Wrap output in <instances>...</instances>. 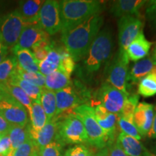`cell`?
I'll return each mask as SVG.
<instances>
[{
	"mask_svg": "<svg viewBox=\"0 0 156 156\" xmlns=\"http://www.w3.org/2000/svg\"><path fill=\"white\" fill-rule=\"evenodd\" d=\"M103 23V17L99 14L69 28L62 29V41L74 61L79 62L85 57Z\"/></svg>",
	"mask_w": 156,
	"mask_h": 156,
	"instance_id": "6da1fadb",
	"label": "cell"
},
{
	"mask_svg": "<svg viewBox=\"0 0 156 156\" xmlns=\"http://www.w3.org/2000/svg\"><path fill=\"white\" fill-rule=\"evenodd\" d=\"M62 28H69L89 17L99 15L102 4L94 0H63L59 2Z\"/></svg>",
	"mask_w": 156,
	"mask_h": 156,
	"instance_id": "7a4b0ae2",
	"label": "cell"
},
{
	"mask_svg": "<svg viewBox=\"0 0 156 156\" xmlns=\"http://www.w3.org/2000/svg\"><path fill=\"white\" fill-rule=\"evenodd\" d=\"M113 44V36L110 29L104 28L100 30L85 57L84 64L87 74L95 73L108 59Z\"/></svg>",
	"mask_w": 156,
	"mask_h": 156,
	"instance_id": "3957f363",
	"label": "cell"
},
{
	"mask_svg": "<svg viewBox=\"0 0 156 156\" xmlns=\"http://www.w3.org/2000/svg\"><path fill=\"white\" fill-rule=\"evenodd\" d=\"M56 102V114L55 119H60L72 114L73 110L77 106L86 104L89 95L87 90L83 87L70 85L65 88L55 92Z\"/></svg>",
	"mask_w": 156,
	"mask_h": 156,
	"instance_id": "277c9868",
	"label": "cell"
},
{
	"mask_svg": "<svg viewBox=\"0 0 156 156\" xmlns=\"http://www.w3.org/2000/svg\"><path fill=\"white\" fill-rule=\"evenodd\" d=\"M73 114L79 117L83 122L88 143L99 149L108 145V138L95 119L92 106L88 103L80 105L74 109Z\"/></svg>",
	"mask_w": 156,
	"mask_h": 156,
	"instance_id": "5b68a950",
	"label": "cell"
},
{
	"mask_svg": "<svg viewBox=\"0 0 156 156\" xmlns=\"http://www.w3.org/2000/svg\"><path fill=\"white\" fill-rule=\"evenodd\" d=\"M57 121L56 141L62 145L64 144L80 145L87 142L86 132L79 117L72 114Z\"/></svg>",
	"mask_w": 156,
	"mask_h": 156,
	"instance_id": "8992f818",
	"label": "cell"
},
{
	"mask_svg": "<svg viewBox=\"0 0 156 156\" xmlns=\"http://www.w3.org/2000/svg\"><path fill=\"white\" fill-rule=\"evenodd\" d=\"M129 58L125 52L119 51L113 57L107 67V82L122 92L129 94L126 90L128 79Z\"/></svg>",
	"mask_w": 156,
	"mask_h": 156,
	"instance_id": "52a82bcc",
	"label": "cell"
},
{
	"mask_svg": "<svg viewBox=\"0 0 156 156\" xmlns=\"http://www.w3.org/2000/svg\"><path fill=\"white\" fill-rule=\"evenodd\" d=\"M25 24L15 10L0 18V41L7 48H12L18 41Z\"/></svg>",
	"mask_w": 156,
	"mask_h": 156,
	"instance_id": "ba28073f",
	"label": "cell"
},
{
	"mask_svg": "<svg viewBox=\"0 0 156 156\" xmlns=\"http://www.w3.org/2000/svg\"><path fill=\"white\" fill-rule=\"evenodd\" d=\"M38 25L49 36L62 30L59 2L55 0L44 1L39 12Z\"/></svg>",
	"mask_w": 156,
	"mask_h": 156,
	"instance_id": "9c48e42d",
	"label": "cell"
},
{
	"mask_svg": "<svg viewBox=\"0 0 156 156\" xmlns=\"http://www.w3.org/2000/svg\"><path fill=\"white\" fill-rule=\"evenodd\" d=\"M27 109L13 99L3 94V98L0 101V115L11 126H25L28 123V114Z\"/></svg>",
	"mask_w": 156,
	"mask_h": 156,
	"instance_id": "30bf717a",
	"label": "cell"
},
{
	"mask_svg": "<svg viewBox=\"0 0 156 156\" xmlns=\"http://www.w3.org/2000/svg\"><path fill=\"white\" fill-rule=\"evenodd\" d=\"M128 96L129 94L116 88L108 82L101 85L97 94L99 104L109 112L116 115L121 112Z\"/></svg>",
	"mask_w": 156,
	"mask_h": 156,
	"instance_id": "8fae6325",
	"label": "cell"
},
{
	"mask_svg": "<svg viewBox=\"0 0 156 156\" xmlns=\"http://www.w3.org/2000/svg\"><path fill=\"white\" fill-rule=\"evenodd\" d=\"M119 51L125 52L128 46L142 30L143 23L138 17L124 16L118 22Z\"/></svg>",
	"mask_w": 156,
	"mask_h": 156,
	"instance_id": "7c38bea8",
	"label": "cell"
},
{
	"mask_svg": "<svg viewBox=\"0 0 156 156\" xmlns=\"http://www.w3.org/2000/svg\"><path fill=\"white\" fill-rule=\"evenodd\" d=\"M49 35L46 34L38 24L25 25L21 33L16 45L12 48L13 52L20 49L32 48L42 41L49 40Z\"/></svg>",
	"mask_w": 156,
	"mask_h": 156,
	"instance_id": "4fadbf2b",
	"label": "cell"
},
{
	"mask_svg": "<svg viewBox=\"0 0 156 156\" xmlns=\"http://www.w3.org/2000/svg\"><path fill=\"white\" fill-rule=\"evenodd\" d=\"M154 106L151 103L140 102L136 106L133 116V122L142 136H147L153 124Z\"/></svg>",
	"mask_w": 156,
	"mask_h": 156,
	"instance_id": "5bb4252c",
	"label": "cell"
},
{
	"mask_svg": "<svg viewBox=\"0 0 156 156\" xmlns=\"http://www.w3.org/2000/svg\"><path fill=\"white\" fill-rule=\"evenodd\" d=\"M93 109L95 119L99 126L106 134L108 140V145H110L116 140L117 115L109 112L101 104L95 105Z\"/></svg>",
	"mask_w": 156,
	"mask_h": 156,
	"instance_id": "9a60e30c",
	"label": "cell"
},
{
	"mask_svg": "<svg viewBox=\"0 0 156 156\" xmlns=\"http://www.w3.org/2000/svg\"><path fill=\"white\" fill-rule=\"evenodd\" d=\"M57 125L58 121L53 119L46 123V125L38 131L32 129L30 126H28L30 137L34 142L38 151L55 140Z\"/></svg>",
	"mask_w": 156,
	"mask_h": 156,
	"instance_id": "2e32d148",
	"label": "cell"
},
{
	"mask_svg": "<svg viewBox=\"0 0 156 156\" xmlns=\"http://www.w3.org/2000/svg\"><path fill=\"white\" fill-rule=\"evenodd\" d=\"M151 46L152 42L145 38L143 30H142L126 51L129 60L136 62L143 59L147 56Z\"/></svg>",
	"mask_w": 156,
	"mask_h": 156,
	"instance_id": "e0dca14e",
	"label": "cell"
},
{
	"mask_svg": "<svg viewBox=\"0 0 156 156\" xmlns=\"http://www.w3.org/2000/svg\"><path fill=\"white\" fill-rule=\"evenodd\" d=\"M44 1L27 0L21 2L17 12L20 15L25 25L38 24L39 12Z\"/></svg>",
	"mask_w": 156,
	"mask_h": 156,
	"instance_id": "ac0fdd59",
	"label": "cell"
},
{
	"mask_svg": "<svg viewBox=\"0 0 156 156\" xmlns=\"http://www.w3.org/2000/svg\"><path fill=\"white\" fill-rule=\"evenodd\" d=\"M146 2L142 0H118L112 4L110 12L116 17L134 16Z\"/></svg>",
	"mask_w": 156,
	"mask_h": 156,
	"instance_id": "d6986e66",
	"label": "cell"
},
{
	"mask_svg": "<svg viewBox=\"0 0 156 156\" xmlns=\"http://www.w3.org/2000/svg\"><path fill=\"white\" fill-rule=\"evenodd\" d=\"M117 141L119 142L123 151L129 156H149L151 154V152L146 149L140 140L122 132L119 134Z\"/></svg>",
	"mask_w": 156,
	"mask_h": 156,
	"instance_id": "ffe728a7",
	"label": "cell"
},
{
	"mask_svg": "<svg viewBox=\"0 0 156 156\" xmlns=\"http://www.w3.org/2000/svg\"><path fill=\"white\" fill-rule=\"evenodd\" d=\"M155 67L156 64L151 56H147L136 62L132 67L129 74H128L127 82L129 80L133 83H138L145 76L153 74Z\"/></svg>",
	"mask_w": 156,
	"mask_h": 156,
	"instance_id": "44dd1931",
	"label": "cell"
},
{
	"mask_svg": "<svg viewBox=\"0 0 156 156\" xmlns=\"http://www.w3.org/2000/svg\"><path fill=\"white\" fill-rule=\"evenodd\" d=\"M0 91L4 95L12 98L22 104L27 109L28 113L30 112L33 101L19 86L11 83L9 81H6L5 83H0Z\"/></svg>",
	"mask_w": 156,
	"mask_h": 156,
	"instance_id": "7402d4cb",
	"label": "cell"
},
{
	"mask_svg": "<svg viewBox=\"0 0 156 156\" xmlns=\"http://www.w3.org/2000/svg\"><path fill=\"white\" fill-rule=\"evenodd\" d=\"M72 85L70 76L57 69L45 77V88L56 92Z\"/></svg>",
	"mask_w": 156,
	"mask_h": 156,
	"instance_id": "603a6c76",
	"label": "cell"
},
{
	"mask_svg": "<svg viewBox=\"0 0 156 156\" xmlns=\"http://www.w3.org/2000/svg\"><path fill=\"white\" fill-rule=\"evenodd\" d=\"M14 54L17 66L21 69L28 73H38V63L30 50H17Z\"/></svg>",
	"mask_w": 156,
	"mask_h": 156,
	"instance_id": "cb8c5ba5",
	"label": "cell"
},
{
	"mask_svg": "<svg viewBox=\"0 0 156 156\" xmlns=\"http://www.w3.org/2000/svg\"><path fill=\"white\" fill-rule=\"evenodd\" d=\"M7 81L10 82L11 83L15 84V85L20 87L32 100V101H40V98L43 88L22 79L20 76L17 75L15 70Z\"/></svg>",
	"mask_w": 156,
	"mask_h": 156,
	"instance_id": "d4e9b609",
	"label": "cell"
},
{
	"mask_svg": "<svg viewBox=\"0 0 156 156\" xmlns=\"http://www.w3.org/2000/svg\"><path fill=\"white\" fill-rule=\"evenodd\" d=\"M61 56L58 52V48L53 47L46 56V58L38 64L39 73H41L45 77L54 71L59 69Z\"/></svg>",
	"mask_w": 156,
	"mask_h": 156,
	"instance_id": "484cf974",
	"label": "cell"
},
{
	"mask_svg": "<svg viewBox=\"0 0 156 156\" xmlns=\"http://www.w3.org/2000/svg\"><path fill=\"white\" fill-rule=\"evenodd\" d=\"M28 124L25 126H12L10 129L9 130L7 135L9 137L11 142V150L7 156L12 153L17 147L22 145L27 140L30 139L29 134Z\"/></svg>",
	"mask_w": 156,
	"mask_h": 156,
	"instance_id": "4316f807",
	"label": "cell"
},
{
	"mask_svg": "<svg viewBox=\"0 0 156 156\" xmlns=\"http://www.w3.org/2000/svg\"><path fill=\"white\" fill-rule=\"evenodd\" d=\"M29 116L30 119V128L36 131L41 129L48 122L47 116L41 105L40 101H33Z\"/></svg>",
	"mask_w": 156,
	"mask_h": 156,
	"instance_id": "83f0119b",
	"label": "cell"
},
{
	"mask_svg": "<svg viewBox=\"0 0 156 156\" xmlns=\"http://www.w3.org/2000/svg\"><path fill=\"white\" fill-rule=\"evenodd\" d=\"M40 103L47 116L48 122L55 118L56 114L55 92L45 87L43 88L40 98Z\"/></svg>",
	"mask_w": 156,
	"mask_h": 156,
	"instance_id": "f1b7e54d",
	"label": "cell"
},
{
	"mask_svg": "<svg viewBox=\"0 0 156 156\" xmlns=\"http://www.w3.org/2000/svg\"><path fill=\"white\" fill-rule=\"evenodd\" d=\"M137 92L138 94L145 98L156 95V76L150 74L140 80Z\"/></svg>",
	"mask_w": 156,
	"mask_h": 156,
	"instance_id": "f546056e",
	"label": "cell"
},
{
	"mask_svg": "<svg viewBox=\"0 0 156 156\" xmlns=\"http://www.w3.org/2000/svg\"><path fill=\"white\" fill-rule=\"evenodd\" d=\"M117 126L122 133L131 136L140 141L142 140V136L138 131L137 128L134 125L133 121L126 119L124 117L117 115Z\"/></svg>",
	"mask_w": 156,
	"mask_h": 156,
	"instance_id": "4dcf8cb0",
	"label": "cell"
},
{
	"mask_svg": "<svg viewBox=\"0 0 156 156\" xmlns=\"http://www.w3.org/2000/svg\"><path fill=\"white\" fill-rule=\"evenodd\" d=\"M15 72L18 76L22 79L28 81V83L36 86L44 88L45 87V76L43 75L41 73H28L24 70L21 69L18 66H16L15 69Z\"/></svg>",
	"mask_w": 156,
	"mask_h": 156,
	"instance_id": "1f68e13d",
	"label": "cell"
},
{
	"mask_svg": "<svg viewBox=\"0 0 156 156\" xmlns=\"http://www.w3.org/2000/svg\"><path fill=\"white\" fill-rule=\"evenodd\" d=\"M53 47V44L49 41V40L42 41L35 45L34 47L31 48L32 49L31 51L34 54L36 62L39 64L46 58Z\"/></svg>",
	"mask_w": 156,
	"mask_h": 156,
	"instance_id": "d6a6232c",
	"label": "cell"
},
{
	"mask_svg": "<svg viewBox=\"0 0 156 156\" xmlns=\"http://www.w3.org/2000/svg\"><path fill=\"white\" fill-rule=\"evenodd\" d=\"M138 103H139V95H133L128 96L124 102L122 111L118 115L126 119L133 121L134 113Z\"/></svg>",
	"mask_w": 156,
	"mask_h": 156,
	"instance_id": "836d02e7",
	"label": "cell"
},
{
	"mask_svg": "<svg viewBox=\"0 0 156 156\" xmlns=\"http://www.w3.org/2000/svg\"><path fill=\"white\" fill-rule=\"evenodd\" d=\"M17 65L15 57L7 58L0 63V83L8 80Z\"/></svg>",
	"mask_w": 156,
	"mask_h": 156,
	"instance_id": "e575fe53",
	"label": "cell"
},
{
	"mask_svg": "<svg viewBox=\"0 0 156 156\" xmlns=\"http://www.w3.org/2000/svg\"><path fill=\"white\" fill-rule=\"evenodd\" d=\"M58 50L61 56V62L58 69L62 70L70 76L75 69V61L65 48H58Z\"/></svg>",
	"mask_w": 156,
	"mask_h": 156,
	"instance_id": "d590c367",
	"label": "cell"
},
{
	"mask_svg": "<svg viewBox=\"0 0 156 156\" xmlns=\"http://www.w3.org/2000/svg\"><path fill=\"white\" fill-rule=\"evenodd\" d=\"M62 147L63 145L54 140L42 149L39 150L38 151V156H63Z\"/></svg>",
	"mask_w": 156,
	"mask_h": 156,
	"instance_id": "8d00e7d4",
	"label": "cell"
},
{
	"mask_svg": "<svg viewBox=\"0 0 156 156\" xmlns=\"http://www.w3.org/2000/svg\"><path fill=\"white\" fill-rule=\"evenodd\" d=\"M36 151H38V150L30 137V139L15 150L8 156H32Z\"/></svg>",
	"mask_w": 156,
	"mask_h": 156,
	"instance_id": "74e56055",
	"label": "cell"
},
{
	"mask_svg": "<svg viewBox=\"0 0 156 156\" xmlns=\"http://www.w3.org/2000/svg\"><path fill=\"white\" fill-rule=\"evenodd\" d=\"M63 156H93V155L86 146L80 144L69 147L65 151Z\"/></svg>",
	"mask_w": 156,
	"mask_h": 156,
	"instance_id": "f35d334b",
	"label": "cell"
},
{
	"mask_svg": "<svg viewBox=\"0 0 156 156\" xmlns=\"http://www.w3.org/2000/svg\"><path fill=\"white\" fill-rule=\"evenodd\" d=\"M146 18L154 30H156V1H151L146 9Z\"/></svg>",
	"mask_w": 156,
	"mask_h": 156,
	"instance_id": "ab89813d",
	"label": "cell"
},
{
	"mask_svg": "<svg viewBox=\"0 0 156 156\" xmlns=\"http://www.w3.org/2000/svg\"><path fill=\"white\" fill-rule=\"evenodd\" d=\"M107 147L108 150L109 156H129L123 151L119 142L117 141V140L108 145Z\"/></svg>",
	"mask_w": 156,
	"mask_h": 156,
	"instance_id": "60d3db41",
	"label": "cell"
},
{
	"mask_svg": "<svg viewBox=\"0 0 156 156\" xmlns=\"http://www.w3.org/2000/svg\"><path fill=\"white\" fill-rule=\"evenodd\" d=\"M11 150V142L7 134L4 135L0 140V155L7 156Z\"/></svg>",
	"mask_w": 156,
	"mask_h": 156,
	"instance_id": "b9f144b4",
	"label": "cell"
},
{
	"mask_svg": "<svg viewBox=\"0 0 156 156\" xmlns=\"http://www.w3.org/2000/svg\"><path fill=\"white\" fill-rule=\"evenodd\" d=\"M11 126L10 124L0 115V134H7Z\"/></svg>",
	"mask_w": 156,
	"mask_h": 156,
	"instance_id": "7bdbcfd3",
	"label": "cell"
},
{
	"mask_svg": "<svg viewBox=\"0 0 156 156\" xmlns=\"http://www.w3.org/2000/svg\"><path fill=\"white\" fill-rule=\"evenodd\" d=\"M154 111H155V114H154L153 124H152L150 132L147 134L148 137L152 138V139H156V106H154Z\"/></svg>",
	"mask_w": 156,
	"mask_h": 156,
	"instance_id": "ee69618b",
	"label": "cell"
},
{
	"mask_svg": "<svg viewBox=\"0 0 156 156\" xmlns=\"http://www.w3.org/2000/svg\"><path fill=\"white\" fill-rule=\"evenodd\" d=\"M8 52V48L4 46L2 43L0 41V63L2 62L5 58H7Z\"/></svg>",
	"mask_w": 156,
	"mask_h": 156,
	"instance_id": "f6af8a7d",
	"label": "cell"
},
{
	"mask_svg": "<svg viewBox=\"0 0 156 156\" xmlns=\"http://www.w3.org/2000/svg\"><path fill=\"white\" fill-rule=\"evenodd\" d=\"M93 156H109L108 147H103L100 149V151L94 154Z\"/></svg>",
	"mask_w": 156,
	"mask_h": 156,
	"instance_id": "bcb514c9",
	"label": "cell"
},
{
	"mask_svg": "<svg viewBox=\"0 0 156 156\" xmlns=\"http://www.w3.org/2000/svg\"><path fill=\"white\" fill-rule=\"evenodd\" d=\"M151 57H152V58H153V60L154 61V62H155V63L156 64V45H155V48H154L153 56H152Z\"/></svg>",
	"mask_w": 156,
	"mask_h": 156,
	"instance_id": "7dc6e473",
	"label": "cell"
},
{
	"mask_svg": "<svg viewBox=\"0 0 156 156\" xmlns=\"http://www.w3.org/2000/svg\"><path fill=\"white\" fill-rule=\"evenodd\" d=\"M151 151H152L151 153H153V154H154V155L156 156V143L153 146V147H152Z\"/></svg>",
	"mask_w": 156,
	"mask_h": 156,
	"instance_id": "c3c4849f",
	"label": "cell"
},
{
	"mask_svg": "<svg viewBox=\"0 0 156 156\" xmlns=\"http://www.w3.org/2000/svg\"><path fill=\"white\" fill-rule=\"evenodd\" d=\"M3 98V93L0 91V101H2V99Z\"/></svg>",
	"mask_w": 156,
	"mask_h": 156,
	"instance_id": "681fc988",
	"label": "cell"
},
{
	"mask_svg": "<svg viewBox=\"0 0 156 156\" xmlns=\"http://www.w3.org/2000/svg\"><path fill=\"white\" fill-rule=\"evenodd\" d=\"M32 156H38V151H36V153H35L34 155H33Z\"/></svg>",
	"mask_w": 156,
	"mask_h": 156,
	"instance_id": "f907efd6",
	"label": "cell"
},
{
	"mask_svg": "<svg viewBox=\"0 0 156 156\" xmlns=\"http://www.w3.org/2000/svg\"><path fill=\"white\" fill-rule=\"evenodd\" d=\"M4 135H5V134H0V140L2 139V136H3Z\"/></svg>",
	"mask_w": 156,
	"mask_h": 156,
	"instance_id": "816d5d0a",
	"label": "cell"
},
{
	"mask_svg": "<svg viewBox=\"0 0 156 156\" xmlns=\"http://www.w3.org/2000/svg\"><path fill=\"white\" fill-rule=\"evenodd\" d=\"M149 156H155V155H154V154H153L152 153H151V154H150V155Z\"/></svg>",
	"mask_w": 156,
	"mask_h": 156,
	"instance_id": "f5cc1de1",
	"label": "cell"
},
{
	"mask_svg": "<svg viewBox=\"0 0 156 156\" xmlns=\"http://www.w3.org/2000/svg\"><path fill=\"white\" fill-rule=\"evenodd\" d=\"M0 156H3V155H0Z\"/></svg>",
	"mask_w": 156,
	"mask_h": 156,
	"instance_id": "db71d44e",
	"label": "cell"
}]
</instances>
